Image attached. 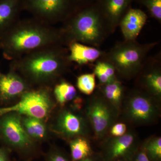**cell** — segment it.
Returning <instances> with one entry per match:
<instances>
[{"instance_id": "23", "label": "cell", "mask_w": 161, "mask_h": 161, "mask_svg": "<svg viewBox=\"0 0 161 161\" xmlns=\"http://www.w3.org/2000/svg\"><path fill=\"white\" fill-rule=\"evenodd\" d=\"M77 85L80 92L85 95H91L96 86L95 74L93 73L80 75L77 79Z\"/></svg>"}, {"instance_id": "22", "label": "cell", "mask_w": 161, "mask_h": 161, "mask_svg": "<svg viewBox=\"0 0 161 161\" xmlns=\"http://www.w3.org/2000/svg\"><path fill=\"white\" fill-rule=\"evenodd\" d=\"M70 146L73 161L86 158L91 152L90 144L86 139L82 137H78L71 141Z\"/></svg>"}, {"instance_id": "9", "label": "cell", "mask_w": 161, "mask_h": 161, "mask_svg": "<svg viewBox=\"0 0 161 161\" xmlns=\"http://www.w3.org/2000/svg\"><path fill=\"white\" fill-rule=\"evenodd\" d=\"M128 116L133 121L145 123L151 121L156 115V108L150 98L136 95L130 98L127 106Z\"/></svg>"}, {"instance_id": "25", "label": "cell", "mask_w": 161, "mask_h": 161, "mask_svg": "<svg viewBox=\"0 0 161 161\" xmlns=\"http://www.w3.org/2000/svg\"><path fill=\"white\" fill-rule=\"evenodd\" d=\"M146 150L150 157L154 159L161 158V138L157 137L150 141L146 147Z\"/></svg>"}, {"instance_id": "18", "label": "cell", "mask_w": 161, "mask_h": 161, "mask_svg": "<svg viewBox=\"0 0 161 161\" xmlns=\"http://www.w3.org/2000/svg\"><path fill=\"white\" fill-rule=\"evenodd\" d=\"M133 135L130 133L117 137L112 142L110 148V156L112 158L123 155L130 149L134 141Z\"/></svg>"}, {"instance_id": "27", "label": "cell", "mask_w": 161, "mask_h": 161, "mask_svg": "<svg viewBox=\"0 0 161 161\" xmlns=\"http://www.w3.org/2000/svg\"><path fill=\"white\" fill-rule=\"evenodd\" d=\"M97 0H74L78 7L88 5L91 3H95Z\"/></svg>"}, {"instance_id": "16", "label": "cell", "mask_w": 161, "mask_h": 161, "mask_svg": "<svg viewBox=\"0 0 161 161\" xmlns=\"http://www.w3.org/2000/svg\"><path fill=\"white\" fill-rule=\"evenodd\" d=\"M150 69L143 77L144 86L153 94H161V74L159 69V57L149 58Z\"/></svg>"}, {"instance_id": "7", "label": "cell", "mask_w": 161, "mask_h": 161, "mask_svg": "<svg viewBox=\"0 0 161 161\" xmlns=\"http://www.w3.org/2000/svg\"><path fill=\"white\" fill-rule=\"evenodd\" d=\"M0 121V130L4 138L16 147L24 148L31 144L30 136L24 129L19 114L9 113Z\"/></svg>"}, {"instance_id": "19", "label": "cell", "mask_w": 161, "mask_h": 161, "mask_svg": "<svg viewBox=\"0 0 161 161\" xmlns=\"http://www.w3.org/2000/svg\"><path fill=\"white\" fill-rule=\"evenodd\" d=\"M54 94L58 102L63 105L76 98L77 91L70 83L62 81L55 86Z\"/></svg>"}, {"instance_id": "24", "label": "cell", "mask_w": 161, "mask_h": 161, "mask_svg": "<svg viewBox=\"0 0 161 161\" xmlns=\"http://www.w3.org/2000/svg\"><path fill=\"white\" fill-rule=\"evenodd\" d=\"M149 12L151 16L161 22V0H139Z\"/></svg>"}, {"instance_id": "30", "label": "cell", "mask_w": 161, "mask_h": 161, "mask_svg": "<svg viewBox=\"0 0 161 161\" xmlns=\"http://www.w3.org/2000/svg\"><path fill=\"white\" fill-rule=\"evenodd\" d=\"M0 161H7V155L5 151L0 150Z\"/></svg>"}, {"instance_id": "10", "label": "cell", "mask_w": 161, "mask_h": 161, "mask_svg": "<svg viewBox=\"0 0 161 161\" xmlns=\"http://www.w3.org/2000/svg\"><path fill=\"white\" fill-rule=\"evenodd\" d=\"M87 115L95 134L100 136L104 134L112 120L111 111L106 103L100 99L93 101L88 108Z\"/></svg>"}, {"instance_id": "3", "label": "cell", "mask_w": 161, "mask_h": 161, "mask_svg": "<svg viewBox=\"0 0 161 161\" xmlns=\"http://www.w3.org/2000/svg\"><path fill=\"white\" fill-rule=\"evenodd\" d=\"M62 44L42 47L12 60L13 65L34 83L44 84L58 77L70 63Z\"/></svg>"}, {"instance_id": "29", "label": "cell", "mask_w": 161, "mask_h": 161, "mask_svg": "<svg viewBox=\"0 0 161 161\" xmlns=\"http://www.w3.org/2000/svg\"><path fill=\"white\" fill-rule=\"evenodd\" d=\"M50 161H67V160L66 158L64 157L63 156L57 154L52 156Z\"/></svg>"}, {"instance_id": "2", "label": "cell", "mask_w": 161, "mask_h": 161, "mask_svg": "<svg viewBox=\"0 0 161 161\" xmlns=\"http://www.w3.org/2000/svg\"><path fill=\"white\" fill-rule=\"evenodd\" d=\"M60 28L64 45L78 42L98 47L110 32L96 3L78 7Z\"/></svg>"}, {"instance_id": "12", "label": "cell", "mask_w": 161, "mask_h": 161, "mask_svg": "<svg viewBox=\"0 0 161 161\" xmlns=\"http://www.w3.org/2000/svg\"><path fill=\"white\" fill-rule=\"evenodd\" d=\"M27 87L25 79L14 71L0 76V96L3 99H11L22 95Z\"/></svg>"}, {"instance_id": "11", "label": "cell", "mask_w": 161, "mask_h": 161, "mask_svg": "<svg viewBox=\"0 0 161 161\" xmlns=\"http://www.w3.org/2000/svg\"><path fill=\"white\" fill-rule=\"evenodd\" d=\"M148 16L140 9L130 8L119 23L125 40H136L147 22Z\"/></svg>"}, {"instance_id": "28", "label": "cell", "mask_w": 161, "mask_h": 161, "mask_svg": "<svg viewBox=\"0 0 161 161\" xmlns=\"http://www.w3.org/2000/svg\"><path fill=\"white\" fill-rule=\"evenodd\" d=\"M135 161H150L148 157L145 153L141 152L136 157Z\"/></svg>"}, {"instance_id": "20", "label": "cell", "mask_w": 161, "mask_h": 161, "mask_svg": "<svg viewBox=\"0 0 161 161\" xmlns=\"http://www.w3.org/2000/svg\"><path fill=\"white\" fill-rule=\"evenodd\" d=\"M102 85L103 92L106 98L114 105H119L123 94V87L120 81L116 79Z\"/></svg>"}, {"instance_id": "14", "label": "cell", "mask_w": 161, "mask_h": 161, "mask_svg": "<svg viewBox=\"0 0 161 161\" xmlns=\"http://www.w3.org/2000/svg\"><path fill=\"white\" fill-rule=\"evenodd\" d=\"M68 59L70 62H74L79 65L95 62L101 58L104 53L97 47L88 46L78 42L69 43Z\"/></svg>"}, {"instance_id": "13", "label": "cell", "mask_w": 161, "mask_h": 161, "mask_svg": "<svg viewBox=\"0 0 161 161\" xmlns=\"http://www.w3.org/2000/svg\"><path fill=\"white\" fill-rule=\"evenodd\" d=\"M22 0H0V37L19 20Z\"/></svg>"}, {"instance_id": "6", "label": "cell", "mask_w": 161, "mask_h": 161, "mask_svg": "<svg viewBox=\"0 0 161 161\" xmlns=\"http://www.w3.org/2000/svg\"><path fill=\"white\" fill-rule=\"evenodd\" d=\"M52 107L49 92L47 89L41 88L24 92L21 95L20 101L16 104L0 108V115L15 112L41 120L48 116Z\"/></svg>"}, {"instance_id": "5", "label": "cell", "mask_w": 161, "mask_h": 161, "mask_svg": "<svg viewBox=\"0 0 161 161\" xmlns=\"http://www.w3.org/2000/svg\"><path fill=\"white\" fill-rule=\"evenodd\" d=\"M23 10L52 25L64 23L78 8L74 0H22Z\"/></svg>"}, {"instance_id": "8", "label": "cell", "mask_w": 161, "mask_h": 161, "mask_svg": "<svg viewBox=\"0 0 161 161\" xmlns=\"http://www.w3.org/2000/svg\"><path fill=\"white\" fill-rule=\"evenodd\" d=\"M135 0H97L95 2L112 33Z\"/></svg>"}, {"instance_id": "21", "label": "cell", "mask_w": 161, "mask_h": 161, "mask_svg": "<svg viewBox=\"0 0 161 161\" xmlns=\"http://www.w3.org/2000/svg\"><path fill=\"white\" fill-rule=\"evenodd\" d=\"M22 122L26 132L30 137L41 139L46 135V128L40 119L27 116L22 120Z\"/></svg>"}, {"instance_id": "26", "label": "cell", "mask_w": 161, "mask_h": 161, "mask_svg": "<svg viewBox=\"0 0 161 161\" xmlns=\"http://www.w3.org/2000/svg\"><path fill=\"white\" fill-rule=\"evenodd\" d=\"M126 130V125L125 124L117 123L112 127L111 133L113 136L119 137L125 135Z\"/></svg>"}, {"instance_id": "31", "label": "cell", "mask_w": 161, "mask_h": 161, "mask_svg": "<svg viewBox=\"0 0 161 161\" xmlns=\"http://www.w3.org/2000/svg\"><path fill=\"white\" fill-rule=\"evenodd\" d=\"M78 161H93L92 159L90 158H85L84 159H82Z\"/></svg>"}, {"instance_id": "1", "label": "cell", "mask_w": 161, "mask_h": 161, "mask_svg": "<svg viewBox=\"0 0 161 161\" xmlns=\"http://www.w3.org/2000/svg\"><path fill=\"white\" fill-rule=\"evenodd\" d=\"M4 55L14 60L42 47L64 45L60 29L32 18L19 20L0 37Z\"/></svg>"}, {"instance_id": "4", "label": "cell", "mask_w": 161, "mask_h": 161, "mask_svg": "<svg viewBox=\"0 0 161 161\" xmlns=\"http://www.w3.org/2000/svg\"><path fill=\"white\" fill-rule=\"evenodd\" d=\"M157 43L140 44L136 40H125L104 53L101 60L111 64L123 76L130 77L142 68L148 53Z\"/></svg>"}, {"instance_id": "15", "label": "cell", "mask_w": 161, "mask_h": 161, "mask_svg": "<svg viewBox=\"0 0 161 161\" xmlns=\"http://www.w3.org/2000/svg\"><path fill=\"white\" fill-rule=\"evenodd\" d=\"M58 130L66 136L81 135L84 132V124L82 119L72 112H63L58 119Z\"/></svg>"}, {"instance_id": "17", "label": "cell", "mask_w": 161, "mask_h": 161, "mask_svg": "<svg viewBox=\"0 0 161 161\" xmlns=\"http://www.w3.org/2000/svg\"><path fill=\"white\" fill-rule=\"evenodd\" d=\"M115 70L112 64L103 60H98L94 69V73L102 85L106 84L116 79Z\"/></svg>"}]
</instances>
